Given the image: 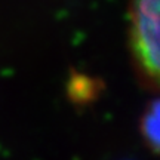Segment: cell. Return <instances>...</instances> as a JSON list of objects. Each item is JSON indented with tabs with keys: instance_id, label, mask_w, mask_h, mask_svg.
I'll use <instances>...</instances> for the list:
<instances>
[{
	"instance_id": "1",
	"label": "cell",
	"mask_w": 160,
	"mask_h": 160,
	"mask_svg": "<svg viewBox=\"0 0 160 160\" xmlns=\"http://www.w3.org/2000/svg\"><path fill=\"white\" fill-rule=\"evenodd\" d=\"M159 0H132L131 51L138 79L148 89L159 86Z\"/></svg>"
},
{
	"instance_id": "2",
	"label": "cell",
	"mask_w": 160,
	"mask_h": 160,
	"mask_svg": "<svg viewBox=\"0 0 160 160\" xmlns=\"http://www.w3.org/2000/svg\"><path fill=\"white\" fill-rule=\"evenodd\" d=\"M159 101L153 99L141 117V135L151 151L159 150Z\"/></svg>"
},
{
	"instance_id": "3",
	"label": "cell",
	"mask_w": 160,
	"mask_h": 160,
	"mask_svg": "<svg viewBox=\"0 0 160 160\" xmlns=\"http://www.w3.org/2000/svg\"><path fill=\"white\" fill-rule=\"evenodd\" d=\"M68 92L71 98L76 101H88L93 97V93L97 92V89L92 86V80L86 79L85 76H79L71 80V83L68 86Z\"/></svg>"
}]
</instances>
